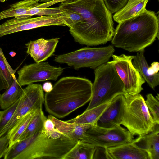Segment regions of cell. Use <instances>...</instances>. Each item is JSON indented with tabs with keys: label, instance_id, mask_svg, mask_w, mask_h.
Here are the masks:
<instances>
[{
	"label": "cell",
	"instance_id": "cell-1",
	"mask_svg": "<svg viewBox=\"0 0 159 159\" xmlns=\"http://www.w3.org/2000/svg\"><path fill=\"white\" fill-rule=\"evenodd\" d=\"M59 7L77 12L83 18L69 30L76 42L92 46L111 41L115 30L112 13L103 0H67Z\"/></svg>",
	"mask_w": 159,
	"mask_h": 159
},
{
	"label": "cell",
	"instance_id": "cell-2",
	"mask_svg": "<svg viewBox=\"0 0 159 159\" xmlns=\"http://www.w3.org/2000/svg\"><path fill=\"white\" fill-rule=\"evenodd\" d=\"M78 141L69 138L55 128L50 132L44 128L8 147L3 158L64 159Z\"/></svg>",
	"mask_w": 159,
	"mask_h": 159
},
{
	"label": "cell",
	"instance_id": "cell-3",
	"mask_svg": "<svg viewBox=\"0 0 159 159\" xmlns=\"http://www.w3.org/2000/svg\"><path fill=\"white\" fill-rule=\"evenodd\" d=\"M92 88V83L87 79L62 77L45 94L46 111L57 118H63L90 101Z\"/></svg>",
	"mask_w": 159,
	"mask_h": 159
},
{
	"label": "cell",
	"instance_id": "cell-4",
	"mask_svg": "<svg viewBox=\"0 0 159 159\" xmlns=\"http://www.w3.org/2000/svg\"><path fill=\"white\" fill-rule=\"evenodd\" d=\"M158 36V18L154 12L146 9L140 14L119 23L111 43L129 52H138L152 44Z\"/></svg>",
	"mask_w": 159,
	"mask_h": 159
},
{
	"label": "cell",
	"instance_id": "cell-5",
	"mask_svg": "<svg viewBox=\"0 0 159 159\" xmlns=\"http://www.w3.org/2000/svg\"><path fill=\"white\" fill-rule=\"evenodd\" d=\"M92 95L88 110L111 101L120 94L125 95L124 84L109 61L94 69Z\"/></svg>",
	"mask_w": 159,
	"mask_h": 159
},
{
	"label": "cell",
	"instance_id": "cell-6",
	"mask_svg": "<svg viewBox=\"0 0 159 159\" xmlns=\"http://www.w3.org/2000/svg\"><path fill=\"white\" fill-rule=\"evenodd\" d=\"M124 107L121 124L133 135L147 134L154 129L157 124L150 115L145 100L140 94L124 95Z\"/></svg>",
	"mask_w": 159,
	"mask_h": 159
},
{
	"label": "cell",
	"instance_id": "cell-7",
	"mask_svg": "<svg viewBox=\"0 0 159 159\" xmlns=\"http://www.w3.org/2000/svg\"><path fill=\"white\" fill-rule=\"evenodd\" d=\"M134 136L120 125L107 128L95 124L84 134L81 140L94 146L109 148L132 142Z\"/></svg>",
	"mask_w": 159,
	"mask_h": 159
},
{
	"label": "cell",
	"instance_id": "cell-8",
	"mask_svg": "<svg viewBox=\"0 0 159 159\" xmlns=\"http://www.w3.org/2000/svg\"><path fill=\"white\" fill-rule=\"evenodd\" d=\"M44 102L42 86L33 83L27 85L23 89L14 113L0 134V138L7 134L22 118L31 111L42 110Z\"/></svg>",
	"mask_w": 159,
	"mask_h": 159
},
{
	"label": "cell",
	"instance_id": "cell-9",
	"mask_svg": "<svg viewBox=\"0 0 159 159\" xmlns=\"http://www.w3.org/2000/svg\"><path fill=\"white\" fill-rule=\"evenodd\" d=\"M111 57L112 60L109 62L122 80L126 93L131 95L139 93L143 90L142 85L146 81L132 63L134 56L113 54Z\"/></svg>",
	"mask_w": 159,
	"mask_h": 159
},
{
	"label": "cell",
	"instance_id": "cell-10",
	"mask_svg": "<svg viewBox=\"0 0 159 159\" xmlns=\"http://www.w3.org/2000/svg\"><path fill=\"white\" fill-rule=\"evenodd\" d=\"M64 69L51 65L48 62H36L25 65L18 70L17 80L21 87L37 82L56 81Z\"/></svg>",
	"mask_w": 159,
	"mask_h": 159
},
{
	"label": "cell",
	"instance_id": "cell-11",
	"mask_svg": "<svg viewBox=\"0 0 159 159\" xmlns=\"http://www.w3.org/2000/svg\"><path fill=\"white\" fill-rule=\"evenodd\" d=\"M50 26H66L59 16L56 15L42 16L33 18L14 17L0 25V37L20 31Z\"/></svg>",
	"mask_w": 159,
	"mask_h": 159
},
{
	"label": "cell",
	"instance_id": "cell-12",
	"mask_svg": "<svg viewBox=\"0 0 159 159\" xmlns=\"http://www.w3.org/2000/svg\"><path fill=\"white\" fill-rule=\"evenodd\" d=\"M124 107V95H119L111 101L109 105L97 122L100 127L111 128L121 125Z\"/></svg>",
	"mask_w": 159,
	"mask_h": 159
},
{
	"label": "cell",
	"instance_id": "cell-13",
	"mask_svg": "<svg viewBox=\"0 0 159 159\" xmlns=\"http://www.w3.org/2000/svg\"><path fill=\"white\" fill-rule=\"evenodd\" d=\"M59 39L57 38L49 39L40 38L30 41L25 44L27 48L26 52L35 62L44 61L53 55Z\"/></svg>",
	"mask_w": 159,
	"mask_h": 159
},
{
	"label": "cell",
	"instance_id": "cell-14",
	"mask_svg": "<svg viewBox=\"0 0 159 159\" xmlns=\"http://www.w3.org/2000/svg\"><path fill=\"white\" fill-rule=\"evenodd\" d=\"M146 151L149 159H159V126L157 124L154 130L144 135L139 136L132 142Z\"/></svg>",
	"mask_w": 159,
	"mask_h": 159
},
{
	"label": "cell",
	"instance_id": "cell-15",
	"mask_svg": "<svg viewBox=\"0 0 159 159\" xmlns=\"http://www.w3.org/2000/svg\"><path fill=\"white\" fill-rule=\"evenodd\" d=\"M115 51L114 46L111 45L98 48L86 47L85 67L95 69L106 63Z\"/></svg>",
	"mask_w": 159,
	"mask_h": 159
},
{
	"label": "cell",
	"instance_id": "cell-16",
	"mask_svg": "<svg viewBox=\"0 0 159 159\" xmlns=\"http://www.w3.org/2000/svg\"><path fill=\"white\" fill-rule=\"evenodd\" d=\"M111 159H149L147 152L132 142L107 148Z\"/></svg>",
	"mask_w": 159,
	"mask_h": 159
},
{
	"label": "cell",
	"instance_id": "cell-17",
	"mask_svg": "<svg viewBox=\"0 0 159 159\" xmlns=\"http://www.w3.org/2000/svg\"><path fill=\"white\" fill-rule=\"evenodd\" d=\"M47 118L53 122L55 128L60 132L69 138L77 140H81L86 131L93 125L69 123L59 120L51 115H48Z\"/></svg>",
	"mask_w": 159,
	"mask_h": 159
},
{
	"label": "cell",
	"instance_id": "cell-18",
	"mask_svg": "<svg viewBox=\"0 0 159 159\" xmlns=\"http://www.w3.org/2000/svg\"><path fill=\"white\" fill-rule=\"evenodd\" d=\"M148 0H128L125 5L115 13V21L119 23L135 17L143 12Z\"/></svg>",
	"mask_w": 159,
	"mask_h": 159
},
{
	"label": "cell",
	"instance_id": "cell-19",
	"mask_svg": "<svg viewBox=\"0 0 159 159\" xmlns=\"http://www.w3.org/2000/svg\"><path fill=\"white\" fill-rule=\"evenodd\" d=\"M144 53V49L138 52L136 55L134 56L132 63L149 86L154 90L155 87L159 84V73L158 72L153 75H149L148 74L147 70L149 66Z\"/></svg>",
	"mask_w": 159,
	"mask_h": 159
},
{
	"label": "cell",
	"instance_id": "cell-20",
	"mask_svg": "<svg viewBox=\"0 0 159 159\" xmlns=\"http://www.w3.org/2000/svg\"><path fill=\"white\" fill-rule=\"evenodd\" d=\"M111 101L85 110L81 114L66 121L79 125L90 124L93 125L96 123L99 118L109 105Z\"/></svg>",
	"mask_w": 159,
	"mask_h": 159
},
{
	"label": "cell",
	"instance_id": "cell-21",
	"mask_svg": "<svg viewBox=\"0 0 159 159\" xmlns=\"http://www.w3.org/2000/svg\"><path fill=\"white\" fill-rule=\"evenodd\" d=\"M86 47L56 57L54 61L61 64H66L75 70L85 67Z\"/></svg>",
	"mask_w": 159,
	"mask_h": 159
},
{
	"label": "cell",
	"instance_id": "cell-22",
	"mask_svg": "<svg viewBox=\"0 0 159 159\" xmlns=\"http://www.w3.org/2000/svg\"><path fill=\"white\" fill-rule=\"evenodd\" d=\"M40 0H23L10 6L7 9L0 12V20L24 15L30 9L35 7Z\"/></svg>",
	"mask_w": 159,
	"mask_h": 159
},
{
	"label": "cell",
	"instance_id": "cell-23",
	"mask_svg": "<svg viewBox=\"0 0 159 159\" xmlns=\"http://www.w3.org/2000/svg\"><path fill=\"white\" fill-rule=\"evenodd\" d=\"M23 89L17 82L15 76L12 84L2 94H0V108L5 110L12 105L20 98Z\"/></svg>",
	"mask_w": 159,
	"mask_h": 159
},
{
	"label": "cell",
	"instance_id": "cell-24",
	"mask_svg": "<svg viewBox=\"0 0 159 159\" xmlns=\"http://www.w3.org/2000/svg\"><path fill=\"white\" fill-rule=\"evenodd\" d=\"M17 69L14 70L11 67L0 48V91L6 90L10 87Z\"/></svg>",
	"mask_w": 159,
	"mask_h": 159
},
{
	"label": "cell",
	"instance_id": "cell-25",
	"mask_svg": "<svg viewBox=\"0 0 159 159\" xmlns=\"http://www.w3.org/2000/svg\"><path fill=\"white\" fill-rule=\"evenodd\" d=\"M95 147L79 140L64 159H93Z\"/></svg>",
	"mask_w": 159,
	"mask_h": 159
},
{
	"label": "cell",
	"instance_id": "cell-26",
	"mask_svg": "<svg viewBox=\"0 0 159 159\" xmlns=\"http://www.w3.org/2000/svg\"><path fill=\"white\" fill-rule=\"evenodd\" d=\"M39 111L33 110L28 113L22 118L8 133L9 138L8 147H11L18 141L33 116Z\"/></svg>",
	"mask_w": 159,
	"mask_h": 159
},
{
	"label": "cell",
	"instance_id": "cell-27",
	"mask_svg": "<svg viewBox=\"0 0 159 159\" xmlns=\"http://www.w3.org/2000/svg\"><path fill=\"white\" fill-rule=\"evenodd\" d=\"M47 118L42 110L38 111L33 116L17 142L28 138L43 129L44 123Z\"/></svg>",
	"mask_w": 159,
	"mask_h": 159
},
{
	"label": "cell",
	"instance_id": "cell-28",
	"mask_svg": "<svg viewBox=\"0 0 159 159\" xmlns=\"http://www.w3.org/2000/svg\"><path fill=\"white\" fill-rule=\"evenodd\" d=\"M145 103L148 111L157 124H159V96L154 97L151 93L146 95Z\"/></svg>",
	"mask_w": 159,
	"mask_h": 159
},
{
	"label": "cell",
	"instance_id": "cell-29",
	"mask_svg": "<svg viewBox=\"0 0 159 159\" xmlns=\"http://www.w3.org/2000/svg\"><path fill=\"white\" fill-rule=\"evenodd\" d=\"M62 9V12L59 16L63 23L70 28L76 24L83 21V18L80 13Z\"/></svg>",
	"mask_w": 159,
	"mask_h": 159
},
{
	"label": "cell",
	"instance_id": "cell-30",
	"mask_svg": "<svg viewBox=\"0 0 159 159\" xmlns=\"http://www.w3.org/2000/svg\"><path fill=\"white\" fill-rule=\"evenodd\" d=\"M19 100L9 107L1 111L0 116V134L13 116L18 105Z\"/></svg>",
	"mask_w": 159,
	"mask_h": 159
},
{
	"label": "cell",
	"instance_id": "cell-31",
	"mask_svg": "<svg viewBox=\"0 0 159 159\" xmlns=\"http://www.w3.org/2000/svg\"><path fill=\"white\" fill-rule=\"evenodd\" d=\"M66 0H53L47 2L38 3L35 7L28 11L25 15L15 17L19 18L31 17L33 16L37 15L39 11L42 9L48 8L54 4L61 2Z\"/></svg>",
	"mask_w": 159,
	"mask_h": 159
},
{
	"label": "cell",
	"instance_id": "cell-32",
	"mask_svg": "<svg viewBox=\"0 0 159 159\" xmlns=\"http://www.w3.org/2000/svg\"><path fill=\"white\" fill-rule=\"evenodd\" d=\"M105 4L111 13H115L123 7L128 0H103Z\"/></svg>",
	"mask_w": 159,
	"mask_h": 159
},
{
	"label": "cell",
	"instance_id": "cell-33",
	"mask_svg": "<svg viewBox=\"0 0 159 159\" xmlns=\"http://www.w3.org/2000/svg\"><path fill=\"white\" fill-rule=\"evenodd\" d=\"M111 159L107 148L102 146H95L93 159Z\"/></svg>",
	"mask_w": 159,
	"mask_h": 159
},
{
	"label": "cell",
	"instance_id": "cell-34",
	"mask_svg": "<svg viewBox=\"0 0 159 159\" xmlns=\"http://www.w3.org/2000/svg\"><path fill=\"white\" fill-rule=\"evenodd\" d=\"M9 138L8 134L0 138V159L3 156L9 146Z\"/></svg>",
	"mask_w": 159,
	"mask_h": 159
},
{
	"label": "cell",
	"instance_id": "cell-35",
	"mask_svg": "<svg viewBox=\"0 0 159 159\" xmlns=\"http://www.w3.org/2000/svg\"><path fill=\"white\" fill-rule=\"evenodd\" d=\"M159 70V63L154 62L151 64L147 70V73L149 75H153L158 72Z\"/></svg>",
	"mask_w": 159,
	"mask_h": 159
},
{
	"label": "cell",
	"instance_id": "cell-36",
	"mask_svg": "<svg viewBox=\"0 0 159 159\" xmlns=\"http://www.w3.org/2000/svg\"><path fill=\"white\" fill-rule=\"evenodd\" d=\"M44 123V128L47 132H50L55 128V126L53 122L50 119L47 118Z\"/></svg>",
	"mask_w": 159,
	"mask_h": 159
},
{
	"label": "cell",
	"instance_id": "cell-37",
	"mask_svg": "<svg viewBox=\"0 0 159 159\" xmlns=\"http://www.w3.org/2000/svg\"><path fill=\"white\" fill-rule=\"evenodd\" d=\"M53 86L51 83L49 82H47L44 83L42 86L43 91L46 93L50 92L53 89Z\"/></svg>",
	"mask_w": 159,
	"mask_h": 159
},
{
	"label": "cell",
	"instance_id": "cell-38",
	"mask_svg": "<svg viewBox=\"0 0 159 159\" xmlns=\"http://www.w3.org/2000/svg\"><path fill=\"white\" fill-rule=\"evenodd\" d=\"M52 0H40L39 2L43 3H45L52 1Z\"/></svg>",
	"mask_w": 159,
	"mask_h": 159
},
{
	"label": "cell",
	"instance_id": "cell-39",
	"mask_svg": "<svg viewBox=\"0 0 159 159\" xmlns=\"http://www.w3.org/2000/svg\"><path fill=\"white\" fill-rule=\"evenodd\" d=\"M7 0H0V1L1 2H3Z\"/></svg>",
	"mask_w": 159,
	"mask_h": 159
},
{
	"label": "cell",
	"instance_id": "cell-40",
	"mask_svg": "<svg viewBox=\"0 0 159 159\" xmlns=\"http://www.w3.org/2000/svg\"><path fill=\"white\" fill-rule=\"evenodd\" d=\"M1 111H0V114H1Z\"/></svg>",
	"mask_w": 159,
	"mask_h": 159
},
{
	"label": "cell",
	"instance_id": "cell-41",
	"mask_svg": "<svg viewBox=\"0 0 159 159\" xmlns=\"http://www.w3.org/2000/svg\"><path fill=\"white\" fill-rule=\"evenodd\" d=\"M1 111H0V112Z\"/></svg>",
	"mask_w": 159,
	"mask_h": 159
}]
</instances>
